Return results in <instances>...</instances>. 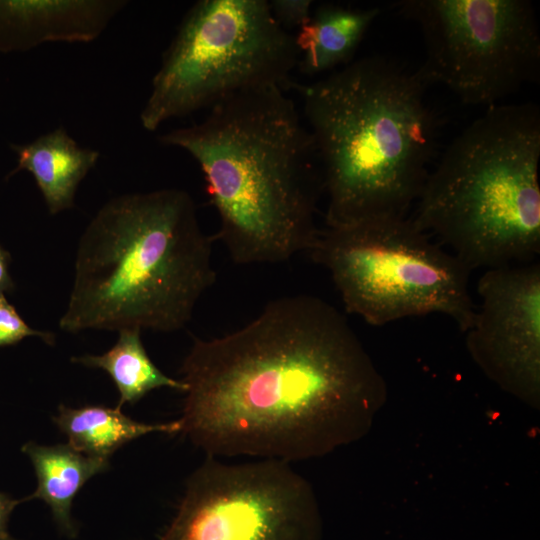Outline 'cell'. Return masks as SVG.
Here are the masks:
<instances>
[{
	"label": "cell",
	"mask_w": 540,
	"mask_h": 540,
	"mask_svg": "<svg viewBox=\"0 0 540 540\" xmlns=\"http://www.w3.org/2000/svg\"><path fill=\"white\" fill-rule=\"evenodd\" d=\"M180 371V432L216 458L324 456L365 435L386 398L346 317L306 294L268 302L236 331L196 338Z\"/></svg>",
	"instance_id": "6da1fadb"
},
{
	"label": "cell",
	"mask_w": 540,
	"mask_h": 540,
	"mask_svg": "<svg viewBox=\"0 0 540 540\" xmlns=\"http://www.w3.org/2000/svg\"><path fill=\"white\" fill-rule=\"evenodd\" d=\"M159 141L187 151L200 166L219 218L216 238L234 263H280L313 248L322 172L312 135L286 91L233 94L201 122Z\"/></svg>",
	"instance_id": "7a4b0ae2"
},
{
	"label": "cell",
	"mask_w": 540,
	"mask_h": 540,
	"mask_svg": "<svg viewBox=\"0 0 540 540\" xmlns=\"http://www.w3.org/2000/svg\"><path fill=\"white\" fill-rule=\"evenodd\" d=\"M430 84L420 67L381 55L294 83L328 197L326 227L405 218L437 151Z\"/></svg>",
	"instance_id": "3957f363"
},
{
	"label": "cell",
	"mask_w": 540,
	"mask_h": 540,
	"mask_svg": "<svg viewBox=\"0 0 540 540\" xmlns=\"http://www.w3.org/2000/svg\"><path fill=\"white\" fill-rule=\"evenodd\" d=\"M212 242L182 189L111 198L81 236L59 327L70 333L182 329L216 280Z\"/></svg>",
	"instance_id": "277c9868"
},
{
	"label": "cell",
	"mask_w": 540,
	"mask_h": 540,
	"mask_svg": "<svg viewBox=\"0 0 540 540\" xmlns=\"http://www.w3.org/2000/svg\"><path fill=\"white\" fill-rule=\"evenodd\" d=\"M539 162V107H488L429 172L411 221L471 272L534 262L540 254Z\"/></svg>",
	"instance_id": "5b68a950"
},
{
	"label": "cell",
	"mask_w": 540,
	"mask_h": 540,
	"mask_svg": "<svg viewBox=\"0 0 540 540\" xmlns=\"http://www.w3.org/2000/svg\"><path fill=\"white\" fill-rule=\"evenodd\" d=\"M298 59L294 35L274 19L268 1H197L163 53L141 125L155 131L245 90L286 91Z\"/></svg>",
	"instance_id": "8992f818"
},
{
	"label": "cell",
	"mask_w": 540,
	"mask_h": 540,
	"mask_svg": "<svg viewBox=\"0 0 540 540\" xmlns=\"http://www.w3.org/2000/svg\"><path fill=\"white\" fill-rule=\"evenodd\" d=\"M309 253L329 271L345 311L372 326L438 313L465 333L474 320L471 271L411 219L326 227Z\"/></svg>",
	"instance_id": "52a82bcc"
},
{
	"label": "cell",
	"mask_w": 540,
	"mask_h": 540,
	"mask_svg": "<svg viewBox=\"0 0 540 540\" xmlns=\"http://www.w3.org/2000/svg\"><path fill=\"white\" fill-rule=\"evenodd\" d=\"M398 12L418 26L430 83L461 103L497 105L540 77V31L527 0H403Z\"/></svg>",
	"instance_id": "ba28073f"
},
{
	"label": "cell",
	"mask_w": 540,
	"mask_h": 540,
	"mask_svg": "<svg viewBox=\"0 0 540 540\" xmlns=\"http://www.w3.org/2000/svg\"><path fill=\"white\" fill-rule=\"evenodd\" d=\"M156 540H322V521L310 483L290 463L207 456Z\"/></svg>",
	"instance_id": "9c48e42d"
},
{
	"label": "cell",
	"mask_w": 540,
	"mask_h": 540,
	"mask_svg": "<svg viewBox=\"0 0 540 540\" xmlns=\"http://www.w3.org/2000/svg\"><path fill=\"white\" fill-rule=\"evenodd\" d=\"M481 298L465 332L480 369L500 388L532 404L540 391V264L486 269Z\"/></svg>",
	"instance_id": "30bf717a"
},
{
	"label": "cell",
	"mask_w": 540,
	"mask_h": 540,
	"mask_svg": "<svg viewBox=\"0 0 540 540\" xmlns=\"http://www.w3.org/2000/svg\"><path fill=\"white\" fill-rule=\"evenodd\" d=\"M125 0H0V51L48 42H91L127 5Z\"/></svg>",
	"instance_id": "8fae6325"
},
{
	"label": "cell",
	"mask_w": 540,
	"mask_h": 540,
	"mask_svg": "<svg viewBox=\"0 0 540 540\" xmlns=\"http://www.w3.org/2000/svg\"><path fill=\"white\" fill-rule=\"evenodd\" d=\"M11 147L17 166L10 175L21 170L31 173L51 215L74 206L79 184L100 157L98 151L79 146L63 127Z\"/></svg>",
	"instance_id": "7c38bea8"
},
{
	"label": "cell",
	"mask_w": 540,
	"mask_h": 540,
	"mask_svg": "<svg viewBox=\"0 0 540 540\" xmlns=\"http://www.w3.org/2000/svg\"><path fill=\"white\" fill-rule=\"evenodd\" d=\"M379 14L378 7L318 6L294 36L300 72L309 76L321 75L352 62Z\"/></svg>",
	"instance_id": "4fadbf2b"
},
{
	"label": "cell",
	"mask_w": 540,
	"mask_h": 540,
	"mask_svg": "<svg viewBox=\"0 0 540 540\" xmlns=\"http://www.w3.org/2000/svg\"><path fill=\"white\" fill-rule=\"evenodd\" d=\"M22 452L30 458L38 483L35 492L21 501L43 500L59 528L68 536H75L73 499L90 478L108 469V459L86 455L68 443L46 446L27 442Z\"/></svg>",
	"instance_id": "5bb4252c"
},
{
	"label": "cell",
	"mask_w": 540,
	"mask_h": 540,
	"mask_svg": "<svg viewBox=\"0 0 540 540\" xmlns=\"http://www.w3.org/2000/svg\"><path fill=\"white\" fill-rule=\"evenodd\" d=\"M53 420L67 436L71 447L86 455L104 459H108L127 442L146 434H174L181 431L180 419L148 424L129 418L119 407L102 405L80 408L61 405Z\"/></svg>",
	"instance_id": "9a60e30c"
},
{
	"label": "cell",
	"mask_w": 540,
	"mask_h": 540,
	"mask_svg": "<svg viewBox=\"0 0 540 540\" xmlns=\"http://www.w3.org/2000/svg\"><path fill=\"white\" fill-rule=\"evenodd\" d=\"M140 332L139 329L121 330L116 344L104 354L71 359L77 364L100 368L110 375L120 394L119 408L137 402L157 388L168 387L183 393L187 388L182 380L167 376L151 361Z\"/></svg>",
	"instance_id": "2e32d148"
},
{
	"label": "cell",
	"mask_w": 540,
	"mask_h": 540,
	"mask_svg": "<svg viewBox=\"0 0 540 540\" xmlns=\"http://www.w3.org/2000/svg\"><path fill=\"white\" fill-rule=\"evenodd\" d=\"M29 336H38L50 345L55 341L52 333L31 328L5 295L0 294V347L14 345Z\"/></svg>",
	"instance_id": "e0dca14e"
},
{
	"label": "cell",
	"mask_w": 540,
	"mask_h": 540,
	"mask_svg": "<svg viewBox=\"0 0 540 540\" xmlns=\"http://www.w3.org/2000/svg\"><path fill=\"white\" fill-rule=\"evenodd\" d=\"M268 3L274 19L287 31L299 29L312 14L311 0H271Z\"/></svg>",
	"instance_id": "ac0fdd59"
},
{
	"label": "cell",
	"mask_w": 540,
	"mask_h": 540,
	"mask_svg": "<svg viewBox=\"0 0 540 540\" xmlns=\"http://www.w3.org/2000/svg\"><path fill=\"white\" fill-rule=\"evenodd\" d=\"M19 500H14L10 496L0 492V536L7 535V526L10 515L14 508L20 503Z\"/></svg>",
	"instance_id": "d6986e66"
},
{
	"label": "cell",
	"mask_w": 540,
	"mask_h": 540,
	"mask_svg": "<svg viewBox=\"0 0 540 540\" xmlns=\"http://www.w3.org/2000/svg\"><path fill=\"white\" fill-rule=\"evenodd\" d=\"M10 256L0 246V294H4L11 291L14 284L9 274Z\"/></svg>",
	"instance_id": "ffe728a7"
},
{
	"label": "cell",
	"mask_w": 540,
	"mask_h": 540,
	"mask_svg": "<svg viewBox=\"0 0 540 540\" xmlns=\"http://www.w3.org/2000/svg\"><path fill=\"white\" fill-rule=\"evenodd\" d=\"M0 540H16V539L12 538L9 534H7L4 536H0Z\"/></svg>",
	"instance_id": "44dd1931"
}]
</instances>
